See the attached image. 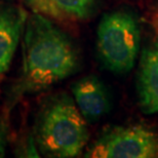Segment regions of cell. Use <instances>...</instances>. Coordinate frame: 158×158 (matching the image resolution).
Here are the masks:
<instances>
[{
  "instance_id": "cell-1",
  "label": "cell",
  "mask_w": 158,
  "mask_h": 158,
  "mask_svg": "<svg viewBox=\"0 0 158 158\" xmlns=\"http://www.w3.org/2000/svg\"><path fill=\"white\" fill-rule=\"evenodd\" d=\"M23 47L24 82L28 89H44L77 69L78 53L74 44L45 15L28 17Z\"/></svg>"
},
{
  "instance_id": "cell-2",
  "label": "cell",
  "mask_w": 158,
  "mask_h": 158,
  "mask_svg": "<svg viewBox=\"0 0 158 158\" xmlns=\"http://www.w3.org/2000/svg\"><path fill=\"white\" fill-rule=\"evenodd\" d=\"M88 138L86 120L68 94L56 96L43 106L37 119L36 139L46 156H77Z\"/></svg>"
},
{
  "instance_id": "cell-3",
  "label": "cell",
  "mask_w": 158,
  "mask_h": 158,
  "mask_svg": "<svg viewBox=\"0 0 158 158\" xmlns=\"http://www.w3.org/2000/svg\"><path fill=\"white\" fill-rule=\"evenodd\" d=\"M97 45L107 69L114 73H127L134 68L140 48L138 22L124 11L105 15L98 27Z\"/></svg>"
},
{
  "instance_id": "cell-4",
  "label": "cell",
  "mask_w": 158,
  "mask_h": 158,
  "mask_svg": "<svg viewBox=\"0 0 158 158\" xmlns=\"http://www.w3.org/2000/svg\"><path fill=\"white\" fill-rule=\"evenodd\" d=\"M90 158H151L158 156V139L142 126L114 127L105 131L86 151Z\"/></svg>"
},
{
  "instance_id": "cell-5",
  "label": "cell",
  "mask_w": 158,
  "mask_h": 158,
  "mask_svg": "<svg viewBox=\"0 0 158 158\" xmlns=\"http://www.w3.org/2000/svg\"><path fill=\"white\" fill-rule=\"evenodd\" d=\"M77 108L89 122H96L109 112L111 102L106 86L99 78L88 75L72 85Z\"/></svg>"
},
{
  "instance_id": "cell-6",
  "label": "cell",
  "mask_w": 158,
  "mask_h": 158,
  "mask_svg": "<svg viewBox=\"0 0 158 158\" xmlns=\"http://www.w3.org/2000/svg\"><path fill=\"white\" fill-rule=\"evenodd\" d=\"M28 15L22 7L0 4V75L10 67Z\"/></svg>"
},
{
  "instance_id": "cell-7",
  "label": "cell",
  "mask_w": 158,
  "mask_h": 158,
  "mask_svg": "<svg viewBox=\"0 0 158 158\" xmlns=\"http://www.w3.org/2000/svg\"><path fill=\"white\" fill-rule=\"evenodd\" d=\"M138 93L142 110L146 114H158V47L142 53Z\"/></svg>"
},
{
  "instance_id": "cell-8",
  "label": "cell",
  "mask_w": 158,
  "mask_h": 158,
  "mask_svg": "<svg viewBox=\"0 0 158 158\" xmlns=\"http://www.w3.org/2000/svg\"><path fill=\"white\" fill-rule=\"evenodd\" d=\"M66 15L85 19L91 14L96 0H52Z\"/></svg>"
},
{
  "instance_id": "cell-9",
  "label": "cell",
  "mask_w": 158,
  "mask_h": 158,
  "mask_svg": "<svg viewBox=\"0 0 158 158\" xmlns=\"http://www.w3.org/2000/svg\"><path fill=\"white\" fill-rule=\"evenodd\" d=\"M35 14L45 15L55 20H64L66 14L52 0H22Z\"/></svg>"
},
{
  "instance_id": "cell-10",
  "label": "cell",
  "mask_w": 158,
  "mask_h": 158,
  "mask_svg": "<svg viewBox=\"0 0 158 158\" xmlns=\"http://www.w3.org/2000/svg\"><path fill=\"white\" fill-rule=\"evenodd\" d=\"M4 148H5L4 135H3V131L1 127H0V157H2L4 155Z\"/></svg>"
}]
</instances>
